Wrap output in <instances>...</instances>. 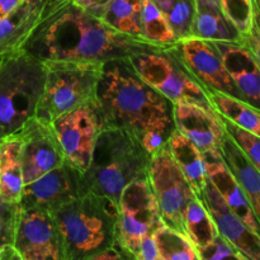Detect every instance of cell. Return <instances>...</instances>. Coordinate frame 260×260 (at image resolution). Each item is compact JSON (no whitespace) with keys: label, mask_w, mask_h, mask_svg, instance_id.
I'll use <instances>...</instances> for the list:
<instances>
[{"label":"cell","mask_w":260,"mask_h":260,"mask_svg":"<svg viewBox=\"0 0 260 260\" xmlns=\"http://www.w3.org/2000/svg\"><path fill=\"white\" fill-rule=\"evenodd\" d=\"M165 48L170 47L117 32L69 0L56 8L47 4L45 18L20 50L42 62L66 60L104 63Z\"/></svg>","instance_id":"cell-1"},{"label":"cell","mask_w":260,"mask_h":260,"mask_svg":"<svg viewBox=\"0 0 260 260\" xmlns=\"http://www.w3.org/2000/svg\"><path fill=\"white\" fill-rule=\"evenodd\" d=\"M96 102L104 129L129 132L150 155L165 146L175 129L173 103L137 75L128 58L103 63Z\"/></svg>","instance_id":"cell-2"},{"label":"cell","mask_w":260,"mask_h":260,"mask_svg":"<svg viewBox=\"0 0 260 260\" xmlns=\"http://www.w3.org/2000/svg\"><path fill=\"white\" fill-rule=\"evenodd\" d=\"M62 238L65 260H93L114 245L118 205L88 192L52 213Z\"/></svg>","instance_id":"cell-3"},{"label":"cell","mask_w":260,"mask_h":260,"mask_svg":"<svg viewBox=\"0 0 260 260\" xmlns=\"http://www.w3.org/2000/svg\"><path fill=\"white\" fill-rule=\"evenodd\" d=\"M150 159L151 155L132 134L121 128L103 129L84 172L88 192L106 196L118 205L129 183L147 177Z\"/></svg>","instance_id":"cell-4"},{"label":"cell","mask_w":260,"mask_h":260,"mask_svg":"<svg viewBox=\"0 0 260 260\" xmlns=\"http://www.w3.org/2000/svg\"><path fill=\"white\" fill-rule=\"evenodd\" d=\"M45 78V63L23 50L0 57V126L7 135L36 117Z\"/></svg>","instance_id":"cell-5"},{"label":"cell","mask_w":260,"mask_h":260,"mask_svg":"<svg viewBox=\"0 0 260 260\" xmlns=\"http://www.w3.org/2000/svg\"><path fill=\"white\" fill-rule=\"evenodd\" d=\"M45 86L36 109V118L45 123L96 99L103 63L48 60Z\"/></svg>","instance_id":"cell-6"},{"label":"cell","mask_w":260,"mask_h":260,"mask_svg":"<svg viewBox=\"0 0 260 260\" xmlns=\"http://www.w3.org/2000/svg\"><path fill=\"white\" fill-rule=\"evenodd\" d=\"M128 61L145 83L173 104L194 103L203 108L213 109L206 90L185 68L174 46L165 50L136 53Z\"/></svg>","instance_id":"cell-7"},{"label":"cell","mask_w":260,"mask_h":260,"mask_svg":"<svg viewBox=\"0 0 260 260\" xmlns=\"http://www.w3.org/2000/svg\"><path fill=\"white\" fill-rule=\"evenodd\" d=\"M164 225L149 179L141 178L129 183L118 201V225L114 245L131 260H137L140 246Z\"/></svg>","instance_id":"cell-8"},{"label":"cell","mask_w":260,"mask_h":260,"mask_svg":"<svg viewBox=\"0 0 260 260\" xmlns=\"http://www.w3.org/2000/svg\"><path fill=\"white\" fill-rule=\"evenodd\" d=\"M147 179L164 225L185 235L183 215L197 194L173 160L168 144L151 155Z\"/></svg>","instance_id":"cell-9"},{"label":"cell","mask_w":260,"mask_h":260,"mask_svg":"<svg viewBox=\"0 0 260 260\" xmlns=\"http://www.w3.org/2000/svg\"><path fill=\"white\" fill-rule=\"evenodd\" d=\"M62 147L65 160L85 172L90 162L94 146L104 129L98 102L93 101L68 112L51 122Z\"/></svg>","instance_id":"cell-10"},{"label":"cell","mask_w":260,"mask_h":260,"mask_svg":"<svg viewBox=\"0 0 260 260\" xmlns=\"http://www.w3.org/2000/svg\"><path fill=\"white\" fill-rule=\"evenodd\" d=\"M13 245L22 260H65L55 217L40 208L19 206Z\"/></svg>","instance_id":"cell-11"},{"label":"cell","mask_w":260,"mask_h":260,"mask_svg":"<svg viewBox=\"0 0 260 260\" xmlns=\"http://www.w3.org/2000/svg\"><path fill=\"white\" fill-rule=\"evenodd\" d=\"M86 193L84 173L65 161L35 182L25 184L18 205L53 213Z\"/></svg>","instance_id":"cell-12"},{"label":"cell","mask_w":260,"mask_h":260,"mask_svg":"<svg viewBox=\"0 0 260 260\" xmlns=\"http://www.w3.org/2000/svg\"><path fill=\"white\" fill-rule=\"evenodd\" d=\"M174 50L206 93L218 91L243 99L215 43L189 37L178 41Z\"/></svg>","instance_id":"cell-13"},{"label":"cell","mask_w":260,"mask_h":260,"mask_svg":"<svg viewBox=\"0 0 260 260\" xmlns=\"http://www.w3.org/2000/svg\"><path fill=\"white\" fill-rule=\"evenodd\" d=\"M18 134L22 137V169L24 185L62 165V147L51 123L36 117L25 122Z\"/></svg>","instance_id":"cell-14"},{"label":"cell","mask_w":260,"mask_h":260,"mask_svg":"<svg viewBox=\"0 0 260 260\" xmlns=\"http://www.w3.org/2000/svg\"><path fill=\"white\" fill-rule=\"evenodd\" d=\"M198 198L210 212L218 234L248 260H260V238L226 205L208 179Z\"/></svg>","instance_id":"cell-15"},{"label":"cell","mask_w":260,"mask_h":260,"mask_svg":"<svg viewBox=\"0 0 260 260\" xmlns=\"http://www.w3.org/2000/svg\"><path fill=\"white\" fill-rule=\"evenodd\" d=\"M175 129L189 139L203 155L217 152L225 136V128L215 109L194 103L173 104Z\"/></svg>","instance_id":"cell-16"},{"label":"cell","mask_w":260,"mask_h":260,"mask_svg":"<svg viewBox=\"0 0 260 260\" xmlns=\"http://www.w3.org/2000/svg\"><path fill=\"white\" fill-rule=\"evenodd\" d=\"M243 101L260 109V68L244 42H213Z\"/></svg>","instance_id":"cell-17"},{"label":"cell","mask_w":260,"mask_h":260,"mask_svg":"<svg viewBox=\"0 0 260 260\" xmlns=\"http://www.w3.org/2000/svg\"><path fill=\"white\" fill-rule=\"evenodd\" d=\"M207 179L222 197L226 205L260 238V221L254 212L250 201L239 183L226 168L220 156V151L205 154Z\"/></svg>","instance_id":"cell-18"},{"label":"cell","mask_w":260,"mask_h":260,"mask_svg":"<svg viewBox=\"0 0 260 260\" xmlns=\"http://www.w3.org/2000/svg\"><path fill=\"white\" fill-rule=\"evenodd\" d=\"M48 0H23L0 18V57L23 47L46 15Z\"/></svg>","instance_id":"cell-19"},{"label":"cell","mask_w":260,"mask_h":260,"mask_svg":"<svg viewBox=\"0 0 260 260\" xmlns=\"http://www.w3.org/2000/svg\"><path fill=\"white\" fill-rule=\"evenodd\" d=\"M192 37L210 42L244 41V35L229 20L218 0H196Z\"/></svg>","instance_id":"cell-20"},{"label":"cell","mask_w":260,"mask_h":260,"mask_svg":"<svg viewBox=\"0 0 260 260\" xmlns=\"http://www.w3.org/2000/svg\"><path fill=\"white\" fill-rule=\"evenodd\" d=\"M218 151L226 168L245 192L254 212L260 218V170L245 156L226 131Z\"/></svg>","instance_id":"cell-21"},{"label":"cell","mask_w":260,"mask_h":260,"mask_svg":"<svg viewBox=\"0 0 260 260\" xmlns=\"http://www.w3.org/2000/svg\"><path fill=\"white\" fill-rule=\"evenodd\" d=\"M23 188L22 137L17 132L0 140V196L18 203Z\"/></svg>","instance_id":"cell-22"},{"label":"cell","mask_w":260,"mask_h":260,"mask_svg":"<svg viewBox=\"0 0 260 260\" xmlns=\"http://www.w3.org/2000/svg\"><path fill=\"white\" fill-rule=\"evenodd\" d=\"M170 155L185 179L192 185L196 194H200L207 183L205 156L201 150L189 139L174 129L172 136L168 140Z\"/></svg>","instance_id":"cell-23"},{"label":"cell","mask_w":260,"mask_h":260,"mask_svg":"<svg viewBox=\"0 0 260 260\" xmlns=\"http://www.w3.org/2000/svg\"><path fill=\"white\" fill-rule=\"evenodd\" d=\"M142 7L144 0H112L95 17L117 32L142 38Z\"/></svg>","instance_id":"cell-24"},{"label":"cell","mask_w":260,"mask_h":260,"mask_svg":"<svg viewBox=\"0 0 260 260\" xmlns=\"http://www.w3.org/2000/svg\"><path fill=\"white\" fill-rule=\"evenodd\" d=\"M207 94L213 109L220 116L225 117L245 131L260 136V109L243 99L228 94L218 91H207Z\"/></svg>","instance_id":"cell-25"},{"label":"cell","mask_w":260,"mask_h":260,"mask_svg":"<svg viewBox=\"0 0 260 260\" xmlns=\"http://www.w3.org/2000/svg\"><path fill=\"white\" fill-rule=\"evenodd\" d=\"M185 236L190 240L196 250L207 245L218 235L210 212L198 197L187 205L183 215Z\"/></svg>","instance_id":"cell-26"},{"label":"cell","mask_w":260,"mask_h":260,"mask_svg":"<svg viewBox=\"0 0 260 260\" xmlns=\"http://www.w3.org/2000/svg\"><path fill=\"white\" fill-rule=\"evenodd\" d=\"M152 2L169 23L177 42L192 37L196 17V0H152Z\"/></svg>","instance_id":"cell-27"},{"label":"cell","mask_w":260,"mask_h":260,"mask_svg":"<svg viewBox=\"0 0 260 260\" xmlns=\"http://www.w3.org/2000/svg\"><path fill=\"white\" fill-rule=\"evenodd\" d=\"M159 260H198V254L189 239L179 231L161 225L154 233Z\"/></svg>","instance_id":"cell-28"},{"label":"cell","mask_w":260,"mask_h":260,"mask_svg":"<svg viewBox=\"0 0 260 260\" xmlns=\"http://www.w3.org/2000/svg\"><path fill=\"white\" fill-rule=\"evenodd\" d=\"M142 38L161 47H173L177 45L169 23L152 0H144Z\"/></svg>","instance_id":"cell-29"},{"label":"cell","mask_w":260,"mask_h":260,"mask_svg":"<svg viewBox=\"0 0 260 260\" xmlns=\"http://www.w3.org/2000/svg\"><path fill=\"white\" fill-rule=\"evenodd\" d=\"M220 119L226 134L238 145L239 149L245 154V156L260 170V136L245 131L241 127L236 126L235 123L226 119L225 117L220 116Z\"/></svg>","instance_id":"cell-30"},{"label":"cell","mask_w":260,"mask_h":260,"mask_svg":"<svg viewBox=\"0 0 260 260\" xmlns=\"http://www.w3.org/2000/svg\"><path fill=\"white\" fill-rule=\"evenodd\" d=\"M218 2L229 20L245 36L254 25L255 8L253 0H218Z\"/></svg>","instance_id":"cell-31"},{"label":"cell","mask_w":260,"mask_h":260,"mask_svg":"<svg viewBox=\"0 0 260 260\" xmlns=\"http://www.w3.org/2000/svg\"><path fill=\"white\" fill-rule=\"evenodd\" d=\"M198 260H220L236 259L248 260L233 244L218 234L211 243L197 250Z\"/></svg>","instance_id":"cell-32"},{"label":"cell","mask_w":260,"mask_h":260,"mask_svg":"<svg viewBox=\"0 0 260 260\" xmlns=\"http://www.w3.org/2000/svg\"><path fill=\"white\" fill-rule=\"evenodd\" d=\"M19 205L0 196V249L14 243Z\"/></svg>","instance_id":"cell-33"},{"label":"cell","mask_w":260,"mask_h":260,"mask_svg":"<svg viewBox=\"0 0 260 260\" xmlns=\"http://www.w3.org/2000/svg\"><path fill=\"white\" fill-rule=\"evenodd\" d=\"M244 42L250 48V51L253 52L254 57H255L256 62H258L260 68V32L258 30V28L255 27V24L244 36Z\"/></svg>","instance_id":"cell-34"},{"label":"cell","mask_w":260,"mask_h":260,"mask_svg":"<svg viewBox=\"0 0 260 260\" xmlns=\"http://www.w3.org/2000/svg\"><path fill=\"white\" fill-rule=\"evenodd\" d=\"M111 2L112 0H73L74 4L79 5V7L85 9L86 12H89L93 15H95L98 12H101V10L103 9V8H106Z\"/></svg>","instance_id":"cell-35"},{"label":"cell","mask_w":260,"mask_h":260,"mask_svg":"<svg viewBox=\"0 0 260 260\" xmlns=\"http://www.w3.org/2000/svg\"><path fill=\"white\" fill-rule=\"evenodd\" d=\"M93 260H131L129 256L124 253L122 249H119L118 246L113 245L111 248L106 249L102 253H99L98 255H95Z\"/></svg>","instance_id":"cell-36"},{"label":"cell","mask_w":260,"mask_h":260,"mask_svg":"<svg viewBox=\"0 0 260 260\" xmlns=\"http://www.w3.org/2000/svg\"><path fill=\"white\" fill-rule=\"evenodd\" d=\"M0 260H22L13 244H8L0 249Z\"/></svg>","instance_id":"cell-37"},{"label":"cell","mask_w":260,"mask_h":260,"mask_svg":"<svg viewBox=\"0 0 260 260\" xmlns=\"http://www.w3.org/2000/svg\"><path fill=\"white\" fill-rule=\"evenodd\" d=\"M23 0H0V18L4 17L5 14L14 9L15 7L22 3Z\"/></svg>","instance_id":"cell-38"},{"label":"cell","mask_w":260,"mask_h":260,"mask_svg":"<svg viewBox=\"0 0 260 260\" xmlns=\"http://www.w3.org/2000/svg\"><path fill=\"white\" fill-rule=\"evenodd\" d=\"M66 2H69V0H48V7L50 8L60 7L61 4H63V3Z\"/></svg>","instance_id":"cell-39"},{"label":"cell","mask_w":260,"mask_h":260,"mask_svg":"<svg viewBox=\"0 0 260 260\" xmlns=\"http://www.w3.org/2000/svg\"><path fill=\"white\" fill-rule=\"evenodd\" d=\"M254 24H255V27L258 28V30L260 32V13L256 9L254 12Z\"/></svg>","instance_id":"cell-40"},{"label":"cell","mask_w":260,"mask_h":260,"mask_svg":"<svg viewBox=\"0 0 260 260\" xmlns=\"http://www.w3.org/2000/svg\"><path fill=\"white\" fill-rule=\"evenodd\" d=\"M254 3V8L260 13V0H253Z\"/></svg>","instance_id":"cell-41"},{"label":"cell","mask_w":260,"mask_h":260,"mask_svg":"<svg viewBox=\"0 0 260 260\" xmlns=\"http://www.w3.org/2000/svg\"><path fill=\"white\" fill-rule=\"evenodd\" d=\"M5 136H8L7 132H5V131H4V128H3V127L0 126V140H2L3 137H5Z\"/></svg>","instance_id":"cell-42"},{"label":"cell","mask_w":260,"mask_h":260,"mask_svg":"<svg viewBox=\"0 0 260 260\" xmlns=\"http://www.w3.org/2000/svg\"><path fill=\"white\" fill-rule=\"evenodd\" d=\"M259 221H260V218H259Z\"/></svg>","instance_id":"cell-43"}]
</instances>
